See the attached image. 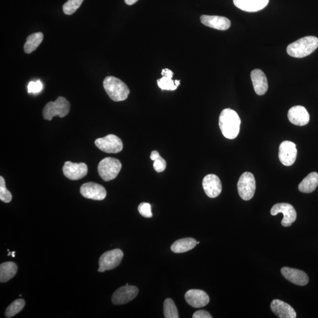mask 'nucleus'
Instances as JSON below:
<instances>
[{
  "label": "nucleus",
  "mask_w": 318,
  "mask_h": 318,
  "mask_svg": "<svg viewBox=\"0 0 318 318\" xmlns=\"http://www.w3.org/2000/svg\"><path fill=\"white\" fill-rule=\"evenodd\" d=\"M202 185L204 192L210 198H215L222 192L221 181L217 175L214 174L207 175L203 179Z\"/></svg>",
  "instance_id": "4468645a"
},
{
  "label": "nucleus",
  "mask_w": 318,
  "mask_h": 318,
  "mask_svg": "<svg viewBox=\"0 0 318 318\" xmlns=\"http://www.w3.org/2000/svg\"><path fill=\"white\" fill-rule=\"evenodd\" d=\"M43 40V34L41 32H36L29 36L24 46V52L30 54L34 52L42 43Z\"/></svg>",
  "instance_id": "a878e982"
},
{
  "label": "nucleus",
  "mask_w": 318,
  "mask_h": 318,
  "mask_svg": "<svg viewBox=\"0 0 318 318\" xmlns=\"http://www.w3.org/2000/svg\"><path fill=\"white\" fill-rule=\"evenodd\" d=\"M318 47V39L315 36H306L292 43L287 47V53L295 58H303L315 52Z\"/></svg>",
  "instance_id": "f03ea898"
},
{
  "label": "nucleus",
  "mask_w": 318,
  "mask_h": 318,
  "mask_svg": "<svg viewBox=\"0 0 318 318\" xmlns=\"http://www.w3.org/2000/svg\"><path fill=\"white\" fill-rule=\"evenodd\" d=\"M164 315L166 318H179L176 305L172 299L167 298L164 302Z\"/></svg>",
  "instance_id": "cd10ccee"
},
{
  "label": "nucleus",
  "mask_w": 318,
  "mask_h": 318,
  "mask_svg": "<svg viewBox=\"0 0 318 318\" xmlns=\"http://www.w3.org/2000/svg\"><path fill=\"white\" fill-rule=\"evenodd\" d=\"M122 169V163L118 159L106 158L100 161L98 165V172L105 182L113 180L118 176Z\"/></svg>",
  "instance_id": "39448f33"
},
{
  "label": "nucleus",
  "mask_w": 318,
  "mask_h": 318,
  "mask_svg": "<svg viewBox=\"0 0 318 318\" xmlns=\"http://www.w3.org/2000/svg\"><path fill=\"white\" fill-rule=\"evenodd\" d=\"M15 253H16V252H12V257H13V258H14V257H15Z\"/></svg>",
  "instance_id": "c9c22d12"
},
{
  "label": "nucleus",
  "mask_w": 318,
  "mask_h": 318,
  "mask_svg": "<svg viewBox=\"0 0 318 318\" xmlns=\"http://www.w3.org/2000/svg\"><path fill=\"white\" fill-rule=\"evenodd\" d=\"M84 0H68L63 7V12L67 15H72L79 9Z\"/></svg>",
  "instance_id": "c756f323"
},
{
  "label": "nucleus",
  "mask_w": 318,
  "mask_h": 318,
  "mask_svg": "<svg viewBox=\"0 0 318 318\" xmlns=\"http://www.w3.org/2000/svg\"><path fill=\"white\" fill-rule=\"evenodd\" d=\"M64 176L72 181L85 178L88 172V167L84 163L65 162L63 167Z\"/></svg>",
  "instance_id": "f8f14e48"
},
{
  "label": "nucleus",
  "mask_w": 318,
  "mask_h": 318,
  "mask_svg": "<svg viewBox=\"0 0 318 318\" xmlns=\"http://www.w3.org/2000/svg\"><path fill=\"white\" fill-rule=\"evenodd\" d=\"M279 213L284 215V218L281 224L284 227L291 226L297 218V211H296L295 208L289 203H277L270 210V214L273 216H276Z\"/></svg>",
  "instance_id": "1a4fd4ad"
},
{
  "label": "nucleus",
  "mask_w": 318,
  "mask_h": 318,
  "mask_svg": "<svg viewBox=\"0 0 318 318\" xmlns=\"http://www.w3.org/2000/svg\"><path fill=\"white\" fill-rule=\"evenodd\" d=\"M281 273L285 279L299 286H305L309 282L308 275L301 270L284 267L281 269Z\"/></svg>",
  "instance_id": "f3484780"
},
{
  "label": "nucleus",
  "mask_w": 318,
  "mask_h": 318,
  "mask_svg": "<svg viewBox=\"0 0 318 318\" xmlns=\"http://www.w3.org/2000/svg\"><path fill=\"white\" fill-rule=\"evenodd\" d=\"M123 258V252L116 249L105 252L99 259V268L98 271L104 272L106 270H112L118 267Z\"/></svg>",
  "instance_id": "423d86ee"
},
{
  "label": "nucleus",
  "mask_w": 318,
  "mask_h": 318,
  "mask_svg": "<svg viewBox=\"0 0 318 318\" xmlns=\"http://www.w3.org/2000/svg\"><path fill=\"white\" fill-rule=\"evenodd\" d=\"M252 84L256 93L262 96L268 89V83L265 73L260 69H255L251 74Z\"/></svg>",
  "instance_id": "6ab92c4d"
},
{
  "label": "nucleus",
  "mask_w": 318,
  "mask_h": 318,
  "mask_svg": "<svg viewBox=\"0 0 318 318\" xmlns=\"http://www.w3.org/2000/svg\"><path fill=\"white\" fill-rule=\"evenodd\" d=\"M25 301L23 299H18L7 307L5 315L7 317H12L21 311L25 306Z\"/></svg>",
  "instance_id": "bb28decb"
},
{
  "label": "nucleus",
  "mask_w": 318,
  "mask_h": 318,
  "mask_svg": "<svg viewBox=\"0 0 318 318\" xmlns=\"http://www.w3.org/2000/svg\"><path fill=\"white\" fill-rule=\"evenodd\" d=\"M70 104L63 97H58L55 101H50L43 109L44 119L52 120L54 117L64 118L70 112Z\"/></svg>",
  "instance_id": "20e7f679"
},
{
  "label": "nucleus",
  "mask_w": 318,
  "mask_h": 318,
  "mask_svg": "<svg viewBox=\"0 0 318 318\" xmlns=\"http://www.w3.org/2000/svg\"><path fill=\"white\" fill-rule=\"evenodd\" d=\"M0 199L5 203H9L12 200V195L7 190L5 179L0 177Z\"/></svg>",
  "instance_id": "7c9ffc66"
},
{
  "label": "nucleus",
  "mask_w": 318,
  "mask_h": 318,
  "mask_svg": "<svg viewBox=\"0 0 318 318\" xmlns=\"http://www.w3.org/2000/svg\"><path fill=\"white\" fill-rule=\"evenodd\" d=\"M193 318H211L210 314L206 310H198L193 315Z\"/></svg>",
  "instance_id": "72a5a7b5"
},
{
  "label": "nucleus",
  "mask_w": 318,
  "mask_h": 318,
  "mask_svg": "<svg viewBox=\"0 0 318 318\" xmlns=\"http://www.w3.org/2000/svg\"><path fill=\"white\" fill-rule=\"evenodd\" d=\"M97 147L108 153H118L122 151L123 145L119 137L114 134H109L103 138H97L95 141Z\"/></svg>",
  "instance_id": "6e6552de"
},
{
  "label": "nucleus",
  "mask_w": 318,
  "mask_h": 318,
  "mask_svg": "<svg viewBox=\"0 0 318 318\" xmlns=\"http://www.w3.org/2000/svg\"><path fill=\"white\" fill-rule=\"evenodd\" d=\"M138 288L127 284L125 286L117 290L112 296V301L115 305H124L129 302L137 297Z\"/></svg>",
  "instance_id": "9d476101"
},
{
  "label": "nucleus",
  "mask_w": 318,
  "mask_h": 318,
  "mask_svg": "<svg viewBox=\"0 0 318 318\" xmlns=\"http://www.w3.org/2000/svg\"><path fill=\"white\" fill-rule=\"evenodd\" d=\"M195 239L187 237L176 241L171 246V250L174 253L182 254L193 250L197 245Z\"/></svg>",
  "instance_id": "4be33fe9"
},
{
  "label": "nucleus",
  "mask_w": 318,
  "mask_h": 318,
  "mask_svg": "<svg viewBox=\"0 0 318 318\" xmlns=\"http://www.w3.org/2000/svg\"><path fill=\"white\" fill-rule=\"evenodd\" d=\"M17 266L15 263L7 262L0 265V281L5 283L16 275Z\"/></svg>",
  "instance_id": "393cba45"
},
{
  "label": "nucleus",
  "mask_w": 318,
  "mask_h": 318,
  "mask_svg": "<svg viewBox=\"0 0 318 318\" xmlns=\"http://www.w3.org/2000/svg\"><path fill=\"white\" fill-rule=\"evenodd\" d=\"M12 252H9L8 256L12 255Z\"/></svg>",
  "instance_id": "e433bc0d"
},
{
  "label": "nucleus",
  "mask_w": 318,
  "mask_h": 318,
  "mask_svg": "<svg viewBox=\"0 0 318 318\" xmlns=\"http://www.w3.org/2000/svg\"><path fill=\"white\" fill-rule=\"evenodd\" d=\"M237 190L240 197L244 200H250L254 197L256 190V181L253 174L244 172L237 183Z\"/></svg>",
  "instance_id": "0eeeda50"
},
{
  "label": "nucleus",
  "mask_w": 318,
  "mask_h": 318,
  "mask_svg": "<svg viewBox=\"0 0 318 318\" xmlns=\"http://www.w3.org/2000/svg\"><path fill=\"white\" fill-rule=\"evenodd\" d=\"M270 308L274 313L280 318H295L297 317V313L292 307L287 303L275 299L273 300Z\"/></svg>",
  "instance_id": "aec40b11"
},
{
  "label": "nucleus",
  "mask_w": 318,
  "mask_h": 318,
  "mask_svg": "<svg viewBox=\"0 0 318 318\" xmlns=\"http://www.w3.org/2000/svg\"><path fill=\"white\" fill-rule=\"evenodd\" d=\"M138 210L142 217L147 218H151L153 217L151 205L148 203H141L138 207Z\"/></svg>",
  "instance_id": "2f4dec72"
},
{
  "label": "nucleus",
  "mask_w": 318,
  "mask_h": 318,
  "mask_svg": "<svg viewBox=\"0 0 318 318\" xmlns=\"http://www.w3.org/2000/svg\"><path fill=\"white\" fill-rule=\"evenodd\" d=\"M240 123L239 115L232 109H224L219 116V127L223 135L228 139H234L238 136Z\"/></svg>",
  "instance_id": "f257e3e1"
},
{
  "label": "nucleus",
  "mask_w": 318,
  "mask_h": 318,
  "mask_svg": "<svg viewBox=\"0 0 318 318\" xmlns=\"http://www.w3.org/2000/svg\"><path fill=\"white\" fill-rule=\"evenodd\" d=\"M138 0H124V2L127 4V5H133L134 4L136 3Z\"/></svg>",
  "instance_id": "f704fd0d"
},
{
  "label": "nucleus",
  "mask_w": 318,
  "mask_h": 318,
  "mask_svg": "<svg viewBox=\"0 0 318 318\" xmlns=\"http://www.w3.org/2000/svg\"><path fill=\"white\" fill-rule=\"evenodd\" d=\"M163 78L158 80V85L162 90H176L178 86L172 80L173 73L168 68L163 69L162 72Z\"/></svg>",
  "instance_id": "b1692460"
},
{
  "label": "nucleus",
  "mask_w": 318,
  "mask_h": 318,
  "mask_svg": "<svg viewBox=\"0 0 318 318\" xmlns=\"http://www.w3.org/2000/svg\"><path fill=\"white\" fill-rule=\"evenodd\" d=\"M185 299L189 305L199 308L206 306L210 299L205 292L199 290H191L186 292Z\"/></svg>",
  "instance_id": "2eb2a0df"
},
{
  "label": "nucleus",
  "mask_w": 318,
  "mask_h": 318,
  "mask_svg": "<svg viewBox=\"0 0 318 318\" xmlns=\"http://www.w3.org/2000/svg\"><path fill=\"white\" fill-rule=\"evenodd\" d=\"M288 118L290 122L295 125L303 126L309 123L310 116L304 107L296 105L290 109L288 113Z\"/></svg>",
  "instance_id": "dca6fc26"
},
{
  "label": "nucleus",
  "mask_w": 318,
  "mask_h": 318,
  "mask_svg": "<svg viewBox=\"0 0 318 318\" xmlns=\"http://www.w3.org/2000/svg\"><path fill=\"white\" fill-rule=\"evenodd\" d=\"M103 87L110 98L116 102L126 100L130 93V90L126 84L115 77L108 76L105 78Z\"/></svg>",
  "instance_id": "7ed1b4c3"
},
{
  "label": "nucleus",
  "mask_w": 318,
  "mask_h": 318,
  "mask_svg": "<svg viewBox=\"0 0 318 318\" xmlns=\"http://www.w3.org/2000/svg\"><path fill=\"white\" fill-rule=\"evenodd\" d=\"M200 243V242H197V244H198Z\"/></svg>",
  "instance_id": "4c0bfd02"
},
{
  "label": "nucleus",
  "mask_w": 318,
  "mask_h": 318,
  "mask_svg": "<svg viewBox=\"0 0 318 318\" xmlns=\"http://www.w3.org/2000/svg\"><path fill=\"white\" fill-rule=\"evenodd\" d=\"M151 159L154 161L153 167L157 172L161 173L166 169V162L160 156L159 152L156 151H153L151 153Z\"/></svg>",
  "instance_id": "c85d7f7f"
},
{
  "label": "nucleus",
  "mask_w": 318,
  "mask_h": 318,
  "mask_svg": "<svg viewBox=\"0 0 318 318\" xmlns=\"http://www.w3.org/2000/svg\"><path fill=\"white\" fill-rule=\"evenodd\" d=\"M200 21L206 26L219 30H228L231 25L228 18L222 16L203 15L200 17Z\"/></svg>",
  "instance_id": "a211bd4d"
},
{
  "label": "nucleus",
  "mask_w": 318,
  "mask_h": 318,
  "mask_svg": "<svg viewBox=\"0 0 318 318\" xmlns=\"http://www.w3.org/2000/svg\"><path fill=\"white\" fill-rule=\"evenodd\" d=\"M297 149L294 143L284 141L280 144L279 149V158L284 165L290 166L297 159Z\"/></svg>",
  "instance_id": "9b49d317"
},
{
  "label": "nucleus",
  "mask_w": 318,
  "mask_h": 318,
  "mask_svg": "<svg viewBox=\"0 0 318 318\" xmlns=\"http://www.w3.org/2000/svg\"><path fill=\"white\" fill-rule=\"evenodd\" d=\"M318 186V173L312 172L309 173L299 185V191L310 193L313 192Z\"/></svg>",
  "instance_id": "5701e85b"
},
{
  "label": "nucleus",
  "mask_w": 318,
  "mask_h": 318,
  "mask_svg": "<svg viewBox=\"0 0 318 318\" xmlns=\"http://www.w3.org/2000/svg\"><path fill=\"white\" fill-rule=\"evenodd\" d=\"M43 89V84L40 80L38 81L31 82L29 83L28 85V93H38L42 91Z\"/></svg>",
  "instance_id": "473e14b6"
},
{
  "label": "nucleus",
  "mask_w": 318,
  "mask_h": 318,
  "mask_svg": "<svg viewBox=\"0 0 318 318\" xmlns=\"http://www.w3.org/2000/svg\"><path fill=\"white\" fill-rule=\"evenodd\" d=\"M269 0H233L237 8L246 12H257L265 8Z\"/></svg>",
  "instance_id": "412c9836"
},
{
  "label": "nucleus",
  "mask_w": 318,
  "mask_h": 318,
  "mask_svg": "<svg viewBox=\"0 0 318 318\" xmlns=\"http://www.w3.org/2000/svg\"><path fill=\"white\" fill-rule=\"evenodd\" d=\"M80 193L86 198L94 200H103L107 195L103 186L93 182L83 184L80 188Z\"/></svg>",
  "instance_id": "ddd939ff"
}]
</instances>
